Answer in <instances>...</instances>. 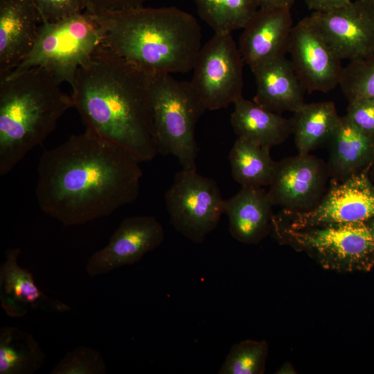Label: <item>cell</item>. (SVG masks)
Returning a JSON list of instances; mask_svg holds the SVG:
<instances>
[{
  "mask_svg": "<svg viewBox=\"0 0 374 374\" xmlns=\"http://www.w3.org/2000/svg\"><path fill=\"white\" fill-rule=\"evenodd\" d=\"M368 175H369V177H370L371 180L374 184V161H373L372 165L371 166V167L369 168Z\"/></svg>",
  "mask_w": 374,
  "mask_h": 374,
  "instance_id": "cell-35",
  "label": "cell"
},
{
  "mask_svg": "<svg viewBox=\"0 0 374 374\" xmlns=\"http://www.w3.org/2000/svg\"><path fill=\"white\" fill-rule=\"evenodd\" d=\"M328 177L323 160L310 154H299L276 162L267 193L273 206L291 212H305L320 202Z\"/></svg>",
  "mask_w": 374,
  "mask_h": 374,
  "instance_id": "cell-11",
  "label": "cell"
},
{
  "mask_svg": "<svg viewBox=\"0 0 374 374\" xmlns=\"http://www.w3.org/2000/svg\"><path fill=\"white\" fill-rule=\"evenodd\" d=\"M41 21H56L85 10L84 0H33Z\"/></svg>",
  "mask_w": 374,
  "mask_h": 374,
  "instance_id": "cell-30",
  "label": "cell"
},
{
  "mask_svg": "<svg viewBox=\"0 0 374 374\" xmlns=\"http://www.w3.org/2000/svg\"><path fill=\"white\" fill-rule=\"evenodd\" d=\"M294 114L292 134L302 154L328 143L340 117L332 101L304 103Z\"/></svg>",
  "mask_w": 374,
  "mask_h": 374,
  "instance_id": "cell-22",
  "label": "cell"
},
{
  "mask_svg": "<svg viewBox=\"0 0 374 374\" xmlns=\"http://www.w3.org/2000/svg\"><path fill=\"white\" fill-rule=\"evenodd\" d=\"M244 62L231 33H216L202 46L191 84L206 110L227 107L242 96Z\"/></svg>",
  "mask_w": 374,
  "mask_h": 374,
  "instance_id": "cell-9",
  "label": "cell"
},
{
  "mask_svg": "<svg viewBox=\"0 0 374 374\" xmlns=\"http://www.w3.org/2000/svg\"><path fill=\"white\" fill-rule=\"evenodd\" d=\"M46 356L34 337L17 327L0 330V374H33Z\"/></svg>",
  "mask_w": 374,
  "mask_h": 374,
  "instance_id": "cell-23",
  "label": "cell"
},
{
  "mask_svg": "<svg viewBox=\"0 0 374 374\" xmlns=\"http://www.w3.org/2000/svg\"><path fill=\"white\" fill-rule=\"evenodd\" d=\"M280 244L304 252L325 269L341 273L374 269V218L299 229L272 224Z\"/></svg>",
  "mask_w": 374,
  "mask_h": 374,
  "instance_id": "cell-5",
  "label": "cell"
},
{
  "mask_svg": "<svg viewBox=\"0 0 374 374\" xmlns=\"http://www.w3.org/2000/svg\"><path fill=\"white\" fill-rule=\"evenodd\" d=\"M148 0H84L85 10L93 13L127 10L143 6Z\"/></svg>",
  "mask_w": 374,
  "mask_h": 374,
  "instance_id": "cell-31",
  "label": "cell"
},
{
  "mask_svg": "<svg viewBox=\"0 0 374 374\" xmlns=\"http://www.w3.org/2000/svg\"><path fill=\"white\" fill-rule=\"evenodd\" d=\"M41 23L33 0H0V78L28 55Z\"/></svg>",
  "mask_w": 374,
  "mask_h": 374,
  "instance_id": "cell-17",
  "label": "cell"
},
{
  "mask_svg": "<svg viewBox=\"0 0 374 374\" xmlns=\"http://www.w3.org/2000/svg\"><path fill=\"white\" fill-rule=\"evenodd\" d=\"M328 145L326 166L331 179L343 180L368 171L374 161V139L359 131L346 116L339 117Z\"/></svg>",
  "mask_w": 374,
  "mask_h": 374,
  "instance_id": "cell-20",
  "label": "cell"
},
{
  "mask_svg": "<svg viewBox=\"0 0 374 374\" xmlns=\"http://www.w3.org/2000/svg\"><path fill=\"white\" fill-rule=\"evenodd\" d=\"M339 85L348 100L374 98V55L349 62L343 68Z\"/></svg>",
  "mask_w": 374,
  "mask_h": 374,
  "instance_id": "cell-27",
  "label": "cell"
},
{
  "mask_svg": "<svg viewBox=\"0 0 374 374\" xmlns=\"http://www.w3.org/2000/svg\"><path fill=\"white\" fill-rule=\"evenodd\" d=\"M102 42V29L87 10L56 21H42L33 48L6 76L39 66L59 83L67 82L72 87L78 69L89 60Z\"/></svg>",
  "mask_w": 374,
  "mask_h": 374,
  "instance_id": "cell-7",
  "label": "cell"
},
{
  "mask_svg": "<svg viewBox=\"0 0 374 374\" xmlns=\"http://www.w3.org/2000/svg\"><path fill=\"white\" fill-rule=\"evenodd\" d=\"M106 371V363L98 350L91 347L80 346L69 351L50 373L105 374Z\"/></svg>",
  "mask_w": 374,
  "mask_h": 374,
  "instance_id": "cell-28",
  "label": "cell"
},
{
  "mask_svg": "<svg viewBox=\"0 0 374 374\" xmlns=\"http://www.w3.org/2000/svg\"><path fill=\"white\" fill-rule=\"evenodd\" d=\"M256 93L253 101L262 107L280 114L295 112L304 103L305 89L290 60L283 57L251 69Z\"/></svg>",
  "mask_w": 374,
  "mask_h": 374,
  "instance_id": "cell-19",
  "label": "cell"
},
{
  "mask_svg": "<svg viewBox=\"0 0 374 374\" xmlns=\"http://www.w3.org/2000/svg\"><path fill=\"white\" fill-rule=\"evenodd\" d=\"M277 374H295L297 373L294 366L289 362H286L276 372Z\"/></svg>",
  "mask_w": 374,
  "mask_h": 374,
  "instance_id": "cell-34",
  "label": "cell"
},
{
  "mask_svg": "<svg viewBox=\"0 0 374 374\" xmlns=\"http://www.w3.org/2000/svg\"><path fill=\"white\" fill-rule=\"evenodd\" d=\"M267 191L262 187H242L224 201L229 231L240 242L258 244L271 232L274 213Z\"/></svg>",
  "mask_w": 374,
  "mask_h": 374,
  "instance_id": "cell-18",
  "label": "cell"
},
{
  "mask_svg": "<svg viewBox=\"0 0 374 374\" xmlns=\"http://www.w3.org/2000/svg\"><path fill=\"white\" fill-rule=\"evenodd\" d=\"M152 73L100 46L72 87L73 107L86 129L123 148L139 162L158 154L151 100Z\"/></svg>",
  "mask_w": 374,
  "mask_h": 374,
  "instance_id": "cell-2",
  "label": "cell"
},
{
  "mask_svg": "<svg viewBox=\"0 0 374 374\" xmlns=\"http://www.w3.org/2000/svg\"><path fill=\"white\" fill-rule=\"evenodd\" d=\"M151 100L158 154L175 157L181 169L197 170L195 130L206 109L190 81L170 73H153Z\"/></svg>",
  "mask_w": 374,
  "mask_h": 374,
  "instance_id": "cell-6",
  "label": "cell"
},
{
  "mask_svg": "<svg viewBox=\"0 0 374 374\" xmlns=\"http://www.w3.org/2000/svg\"><path fill=\"white\" fill-rule=\"evenodd\" d=\"M366 2L369 3L370 4L374 6V0H364Z\"/></svg>",
  "mask_w": 374,
  "mask_h": 374,
  "instance_id": "cell-36",
  "label": "cell"
},
{
  "mask_svg": "<svg viewBox=\"0 0 374 374\" xmlns=\"http://www.w3.org/2000/svg\"><path fill=\"white\" fill-rule=\"evenodd\" d=\"M290 8H260L244 26L238 48L250 69L285 56L292 31Z\"/></svg>",
  "mask_w": 374,
  "mask_h": 374,
  "instance_id": "cell-15",
  "label": "cell"
},
{
  "mask_svg": "<svg viewBox=\"0 0 374 374\" xmlns=\"http://www.w3.org/2000/svg\"><path fill=\"white\" fill-rule=\"evenodd\" d=\"M21 249L10 248L0 266L1 306L8 316L20 318L30 311L66 312L71 308L45 294L37 285L33 274L18 263Z\"/></svg>",
  "mask_w": 374,
  "mask_h": 374,
  "instance_id": "cell-16",
  "label": "cell"
},
{
  "mask_svg": "<svg viewBox=\"0 0 374 374\" xmlns=\"http://www.w3.org/2000/svg\"><path fill=\"white\" fill-rule=\"evenodd\" d=\"M231 126L238 137L271 148L292 134V121L241 96L235 103Z\"/></svg>",
  "mask_w": 374,
  "mask_h": 374,
  "instance_id": "cell-21",
  "label": "cell"
},
{
  "mask_svg": "<svg viewBox=\"0 0 374 374\" xmlns=\"http://www.w3.org/2000/svg\"><path fill=\"white\" fill-rule=\"evenodd\" d=\"M294 0H259L260 8H291Z\"/></svg>",
  "mask_w": 374,
  "mask_h": 374,
  "instance_id": "cell-33",
  "label": "cell"
},
{
  "mask_svg": "<svg viewBox=\"0 0 374 374\" xmlns=\"http://www.w3.org/2000/svg\"><path fill=\"white\" fill-rule=\"evenodd\" d=\"M139 161L88 129L45 150L37 166L40 209L66 226L106 217L140 192Z\"/></svg>",
  "mask_w": 374,
  "mask_h": 374,
  "instance_id": "cell-1",
  "label": "cell"
},
{
  "mask_svg": "<svg viewBox=\"0 0 374 374\" xmlns=\"http://www.w3.org/2000/svg\"><path fill=\"white\" fill-rule=\"evenodd\" d=\"M60 84L39 66L0 78V176L42 145L73 107Z\"/></svg>",
  "mask_w": 374,
  "mask_h": 374,
  "instance_id": "cell-4",
  "label": "cell"
},
{
  "mask_svg": "<svg viewBox=\"0 0 374 374\" xmlns=\"http://www.w3.org/2000/svg\"><path fill=\"white\" fill-rule=\"evenodd\" d=\"M346 116L359 131L374 139V98L359 97L348 100Z\"/></svg>",
  "mask_w": 374,
  "mask_h": 374,
  "instance_id": "cell-29",
  "label": "cell"
},
{
  "mask_svg": "<svg viewBox=\"0 0 374 374\" xmlns=\"http://www.w3.org/2000/svg\"><path fill=\"white\" fill-rule=\"evenodd\" d=\"M288 53L291 63L305 90L328 93L339 84L341 60L332 49L311 17L292 28Z\"/></svg>",
  "mask_w": 374,
  "mask_h": 374,
  "instance_id": "cell-12",
  "label": "cell"
},
{
  "mask_svg": "<svg viewBox=\"0 0 374 374\" xmlns=\"http://www.w3.org/2000/svg\"><path fill=\"white\" fill-rule=\"evenodd\" d=\"M231 175L242 187L269 186L276 162L270 148L238 137L229 152Z\"/></svg>",
  "mask_w": 374,
  "mask_h": 374,
  "instance_id": "cell-24",
  "label": "cell"
},
{
  "mask_svg": "<svg viewBox=\"0 0 374 374\" xmlns=\"http://www.w3.org/2000/svg\"><path fill=\"white\" fill-rule=\"evenodd\" d=\"M310 17L341 60L374 55V6L356 0L331 11L314 12Z\"/></svg>",
  "mask_w": 374,
  "mask_h": 374,
  "instance_id": "cell-13",
  "label": "cell"
},
{
  "mask_svg": "<svg viewBox=\"0 0 374 374\" xmlns=\"http://www.w3.org/2000/svg\"><path fill=\"white\" fill-rule=\"evenodd\" d=\"M93 15L103 31L101 46L130 64L152 74L193 70L202 30L189 12L141 6Z\"/></svg>",
  "mask_w": 374,
  "mask_h": 374,
  "instance_id": "cell-3",
  "label": "cell"
},
{
  "mask_svg": "<svg viewBox=\"0 0 374 374\" xmlns=\"http://www.w3.org/2000/svg\"><path fill=\"white\" fill-rule=\"evenodd\" d=\"M175 229L190 241L202 243L224 213V201L216 181L197 170L181 169L165 193Z\"/></svg>",
  "mask_w": 374,
  "mask_h": 374,
  "instance_id": "cell-8",
  "label": "cell"
},
{
  "mask_svg": "<svg viewBox=\"0 0 374 374\" xmlns=\"http://www.w3.org/2000/svg\"><path fill=\"white\" fill-rule=\"evenodd\" d=\"M265 340L246 339L233 344L219 369L220 374H262L268 356Z\"/></svg>",
  "mask_w": 374,
  "mask_h": 374,
  "instance_id": "cell-26",
  "label": "cell"
},
{
  "mask_svg": "<svg viewBox=\"0 0 374 374\" xmlns=\"http://www.w3.org/2000/svg\"><path fill=\"white\" fill-rule=\"evenodd\" d=\"M374 218V184L368 171L343 180L331 179L318 204L305 212L281 210L272 224L299 229L319 224Z\"/></svg>",
  "mask_w": 374,
  "mask_h": 374,
  "instance_id": "cell-10",
  "label": "cell"
},
{
  "mask_svg": "<svg viewBox=\"0 0 374 374\" xmlns=\"http://www.w3.org/2000/svg\"><path fill=\"white\" fill-rule=\"evenodd\" d=\"M353 0H305L308 8L314 12H328L350 3Z\"/></svg>",
  "mask_w": 374,
  "mask_h": 374,
  "instance_id": "cell-32",
  "label": "cell"
},
{
  "mask_svg": "<svg viewBox=\"0 0 374 374\" xmlns=\"http://www.w3.org/2000/svg\"><path fill=\"white\" fill-rule=\"evenodd\" d=\"M201 19L216 33L244 28L260 8L259 0H194Z\"/></svg>",
  "mask_w": 374,
  "mask_h": 374,
  "instance_id": "cell-25",
  "label": "cell"
},
{
  "mask_svg": "<svg viewBox=\"0 0 374 374\" xmlns=\"http://www.w3.org/2000/svg\"><path fill=\"white\" fill-rule=\"evenodd\" d=\"M164 238L163 227L154 217H126L112 233L107 245L90 256L86 271L89 276L96 277L134 265L158 248Z\"/></svg>",
  "mask_w": 374,
  "mask_h": 374,
  "instance_id": "cell-14",
  "label": "cell"
}]
</instances>
